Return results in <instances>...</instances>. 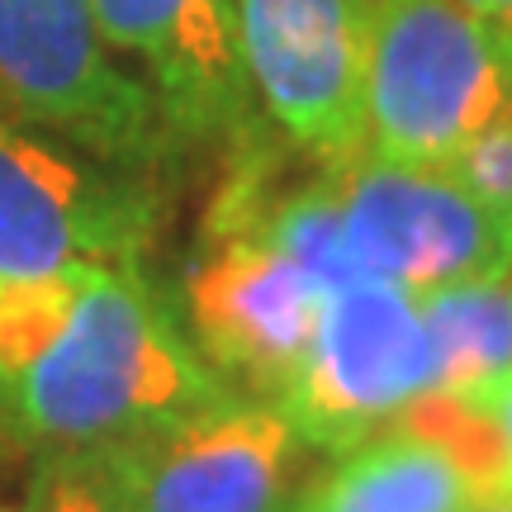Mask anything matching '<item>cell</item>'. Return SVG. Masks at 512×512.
I'll return each mask as SVG.
<instances>
[{
  "label": "cell",
  "mask_w": 512,
  "mask_h": 512,
  "mask_svg": "<svg viewBox=\"0 0 512 512\" xmlns=\"http://www.w3.org/2000/svg\"><path fill=\"white\" fill-rule=\"evenodd\" d=\"M228 399L138 261L91 266L72 318L0 389V432L43 456L105 451Z\"/></svg>",
  "instance_id": "6da1fadb"
},
{
  "label": "cell",
  "mask_w": 512,
  "mask_h": 512,
  "mask_svg": "<svg viewBox=\"0 0 512 512\" xmlns=\"http://www.w3.org/2000/svg\"><path fill=\"white\" fill-rule=\"evenodd\" d=\"M503 105L512 53L465 0H370L361 76L370 157L446 166Z\"/></svg>",
  "instance_id": "7a4b0ae2"
},
{
  "label": "cell",
  "mask_w": 512,
  "mask_h": 512,
  "mask_svg": "<svg viewBox=\"0 0 512 512\" xmlns=\"http://www.w3.org/2000/svg\"><path fill=\"white\" fill-rule=\"evenodd\" d=\"M0 119L119 166L152 162L166 128L152 86L114 62L95 0H0Z\"/></svg>",
  "instance_id": "3957f363"
},
{
  "label": "cell",
  "mask_w": 512,
  "mask_h": 512,
  "mask_svg": "<svg viewBox=\"0 0 512 512\" xmlns=\"http://www.w3.org/2000/svg\"><path fill=\"white\" fill-rule=\"evenodd\" d=\"M432 389L437 366L418 294L389 280H356L328 294L280 408L313 451L342 456L380 437L408 403Z\"/></svg>",
  "instance_id": "277c9868"
},
{
  "label": "cell",
  "mask_w": 512,
  "mask_h": 512,
  "mask_svg": "<svg viewBox=\"0 0 512 512\" xmlns=\"http://www.w3.org/2000/svg\"><path fill=\"white\" fill-rule=\"evenodd\" d=\"M337 195L356 266L413 294L512 271V223L479 204L451 166L384 162L356 152L337 162Z\"/></svg>",
  "instance_id": "5b68a950"
},
{
  "label": "cell",
  "mask_w": 512,
  "mask_h": 512,
  "mask_svg": "<svg viewBox=\"0 0 512 512\" xmlns=\"http://www.w3.org/2000/svg\"><path fill=\"white\" fill-rule=\"evenodd\" d=\"M238 48L261 110L323 166L366 152L370 0H233Z\"/></svg>",
  "instance_id": "8992f818"
},
{
  "label": "cell",
  "mask_w": 512,
  "mask_h": 512,
  "mask_svg": "<svg viewBox=\"0 0 512 512\" xmlns=\"http://www.w3.org/2000/svg\"><path fill=\"white\" fill-rule=\"evenodd\" d=\"M309 441L280 403L228 399L128 446L138 512H294Z\"/></svg>",
  "instance_id": "52a82bcc"
},
{
  "label": "cell",
  "mask_w": 512,
  "mask_h": 512,
  "mask_svg": "<svg viewBox=\"0 0 512 512\" xmlns=\"http://www.w3.org/2000/svg\"><path fill=\"white\" fill-rule=\"evenodd\" d=\"M328 290L294 256L266 238L223 233L204 238L200 261L185 275V318L204 366L242 384L252 399L290 389L309 351Z\"/></svg>",
  "instance_id": "ba28073f"
},
{
  "label": "cell",
  "mask_w": 512,
  "mask_h": 512,
  "mask_svg": "<svg viewBox=\"0 0 512 512\" xmlns=\"http://www.w3.org/2000/svg\"><path fill=\"white\" fill-rule=\"evenodd\" d=\"M147 204L95 166L0 119V275H62L138 261Z\"/></svg>",
  "instance_id": "9c48e42d"
},
{
  "label": "cell",
  "mask_w": 512,
  "mask_h": 512,
  "mask_svg": "<svg viewBox=\"0 0 512 512\" xmlns=\"http://www.w3.org/2000/svg\"><path fill=\"white\" fill-rule=\"evenodd\" d=\"M95 19L114 53L152 76L166 128L214 138L242 124L252 81L233 0H95Z\"/></svg>",
  "instance_id": "30bf717a"
},
{
  "label": "cell",
  "mask_w": 512,
  "mask_h": 512,
  "mask_svg": "<svg viewBox=\"0 0 512 512\" xmlns=\"http://www.w3.org/2000/svg\"><path fill=\"white\" fill-rule=\"evenodd\" d=\"M475 484L437 441L408 427H384L337 456L323 479H313L294 512H470Z\"/></svg>",
  "instance_id": "8fae6325"
},
{
  "label": "cell",
  "mask_w": 512,
  "mask_h": 512,
  "mask_svg": "<svg viewBox=\"0 0 512 512\" xmlns=\"http://www.w3.org/2000/svg\"><path fill=\"white\" fill-rule=\"evenodd\" d=\"M422 328L432 342L437 389L479 394L512 370V280H460L418 294Z\"/></svg>",
  "instance_id": "7c38bea8"
},
{
  "label": "cell",
  "mask_w": 512,
  "mask_h": 512,
  "mask_svg": "<svg viewBox=\"0 0 512 512\" xmlns=\"http://www.w3.org/2000/svg\"><path fill=\"white\" fill-rule=\"evenodd\" d=\"M86 271L62 275H0V389L53 342L72 318Z\"/></svg>",
  "instance_id": "4fadbf2b"
},
{
  "label": "cell",
  "mask_w": 512,
  "mask_h": 512,
  "mask_svg": "<svg viewBox=\"0 0 512 512\" xmlns=\"http://www.w3.org/2000/svg\"><path fill=\"white\" fill-rule=\"evenodd\" d=\"M29 512H138L128 446L43 456Z\"/></svg>",
  "instance_id": "5bb4252c"
},
{
  "label": "cell",
  "mask_w": 512,
  "mask_h": 512,
  "mask_svg": "<svg viewBox=\"0 0 512 512\" xmlns=\"http://www.w3.org/2000/svg\"><path fill=\"white\" fill-rule=\"evenodd\" d=\"M446 166L479 204L512 223V105H503Z\"/></svg>",
  "instance_id": "9a60e30c"
},
{
  "label": "cell",
  "mask_w": 512,
  "mask_h": 512,
  "mask_svg": "<svg viewBox=\"0 0 512 512\" xmlns=\"http://www.w3.org/2000/svg\"><path fill=\"white\" fill-rule=\"evenodd\" d=\"M475 403H484V413L498 422V432L508 437V451H512V370L508 375H498L494 384H484L479 394H470Z\"/></svg>",
  "instance_id": "2e32d148"
},
{
  "label": "cell",
  "mask_w": 512,
  "mask_h": 512,
  "mask_svg": "<svg viewBox=\"0 0 512 512\" xmlns=\"http://www.w3.org/2000/svg\"><path fill=\"white\" fill-rule=\"evenodd\" d=\"M470 512H512V494H498V498H479Z\"/></svg>",
  "instance_id": "e0dca14e"
},
{
  "label": "cell",
  "mask_w": 512,
  "mask_h": 512,
  "mask_svg": "<svg viewBox=\"0 0 512 512\" xmlns=\"http://www.w3.org/2000/svg\"><path fill=\"white\" fill-rule=\"evenodd\" d=\"M508 280H512V271H508Z\"/></svg>",
  "instance_id": "ac0fdd59"
}]
</instances>
